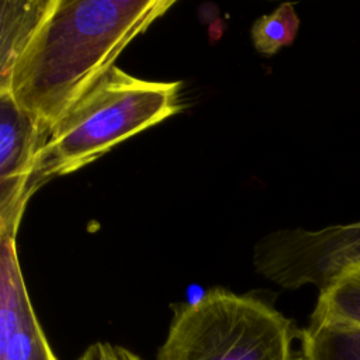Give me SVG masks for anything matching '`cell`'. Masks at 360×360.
<instances>
[{
    "instance_id": "1",
    "label": "cell",
    "mask_w": 360,
    "mask_h": 360,
    "mask_svg": "<svg viewBox=\"0 0 360 360\" xmlns=\"http://www.w3.org/2000/svg\"><path fill=\"white\" fill-rule=\"evenodd\" d=\"M174 0H58L15 62L6 89L44 141L118 55Z\"/></svg>"
},
{
    "instance_id": "2",
    "label": "cell",
    "mask_w": 360,
    "mask_h": 360,
    "mask_svg": "<svg viewBox=\"0 0 360 360\" xmlns=\"http://www.w3.org/2000/svg\"><path fill=\"white\" fill-rule=\"evenodd\" d=\"M181 82L135 77L110 68L60 118L42 145L35 170L41 187L76 172L122 141L177 114Z\"/></svg>"
},
{
    "instance_id": "3",
    "label": "cell",
    "mask_w": 360,
    "mask_h": 360,
    "mask_svg": "<svg viewBox=\"0 0 360 360\" xmlns=\"http://www.w3.org/2000/svg\"><path fill=\"white\" fill-rule=\"evenodd\" d=\"M294 322L253 294L211 288L173 305L156 360H297Z\"/></svg>"
},
{
    "instance_id": "4",
    "label": "cell",
    "mask_w": 360,
    "mask_h": 360,
    "mask_svg": "<svg viewBox=\"0 0 360 360\" xmlns=\"http://www.w3.org/2000/svg\"><path fill=\"white\" fill-rule=\"evenodd\" d=\"M253 263L284 288L312 284L322 290L345 266L360 263V221L319 231L273 232L257 242Z\"/></svg>"
},
{
    "instance_id": "5",
    "label": "cell",
    "mask_w": 360,
    "mask_h": 360,
    "mask_svg": "<svg viewBox=\"0 0 360 360\" xmlns=\"http://www.w3.org/2000/svg\"><path fill=\"white\" fill-rule=\"evenodd\" d=\"M44 143L35 121L10 91H0V236L15 239L27 201L38 188L35 170Z\"/></svg>"
},
{
    "instance_id": "6",
    "label": "cell",
    "mask_w": 360,
    "mask_h": 360,
    "mask_svg": "<svg viewBox=\"0 0 360 360\" xmlns=\"http://www.w3.org/2000/svg\"><path fill=\"white\" fill-rule=\"evenodd\" d=\"M0 360H58L28 297L15 239L8 236L0 245Z\"/></svg>"
},
{
    "instance_id": "7",
    "label": "cell",
    "mask_w": 360,
    "mask_h": 360,
    "mask_svg": "<svg viewBox=\"0 0 360 360\" xmlns=\"http://www.w3.org/2000/svg\"><path fill=\"white\" fill-rule=\"evenodd\" d=\"M58 0H3L0 11V90L6 89L13 68Z\"/></svg>"
},
{
    "instance_id": "8",
    "label": "cell",
    "mask_w": 360,
    "mask_h": 360,
    "mask_svg": "<svg viewBox=\"0 0 360 360\" xmlns=\"http://www.w3.org/2000/svg\"><path fill=\"white\" fill-rule=\"evenodd\" d=\"M309 322L360 328V263L345 266L319 290Z\"/></svg>"
},
{
    "instance_id": "9",
    "label": "cell",
    "mask_w": 360,
    "mask_h": 360,
    "mask_svg": "<svg viewBox=\"0 0 360 360\" xmlns=\"http://www.w3.org/2000/svg\"><path fill=\"white\" fill-rule=\"evenodd\" d=\"M298 338L301 360H360V328L309 322Z\"/></svg>"
},
{
    "instance_id": "10",
    "label": "cell",
    "mask_w": 360,
    "mask_h": 360,
    "mask_svg": "<svg viewBox=\"0 0 360 360\" xmlns=\"http://www.w3.org/2000/svg\"><path fill=\"white\" fill-rule=\"evenodd\" d=\"M300 18L291 3H283L273 13L257 18L252 27L255 48L264 55H274L290 45L298 32Z\"/></svg>"
},
{
    "instance_id": "11",
    "label": "cell",
    "mask_w": 360,
    "mask_h": 360,
    "mask_svg": "<svg viewBox=\"0 0 360 360\" xmlns=\"http://www.w3.org/2000/svg\"><path fill=\"white\" fill-rule=\"evenodd\" d=\"M77 360H142L132 350L110 342H94L84 349Z\"/></svg>"
}]
</instances>
